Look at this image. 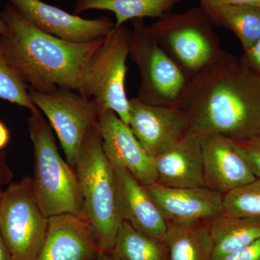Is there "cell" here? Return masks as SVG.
I'll return each instance as SVG.
<instances>
[{
  "instance_id": "1",
  "label": "cell",
  "mask_w": 260,
  "mask_h": 260,
  "mask_svg": "<svg viewBox=\"0 0 260 260\" xmlns=\"http://www.w3.org/2000/svg\"><path fill=\"white\" fill-rule=\"evenodd\" d=\"M178 107L188 132L220 135L236 141L260 135V75L224 51L189 80Z\"/></svg>"
},
{
  "instance_id": "2",
  "label": "cell",
  "mask_w": 260,
  "mask_h": 260,
  "mask_svg": "<svg viewBox=\"0 0 260 260\" xmlns=\"http://www.w3.org/2000/svg\"><path fill=\"white\" fill-rule=\"evenodd\" d=\"M0 18L8 28V35L0 36L5 55L28 89L43 93L58 88L77 92L83 70L103 39L66 42L32 25L10 4Z\"/></svg>"
},
{
  "instance_id": "3",
  "label": "cell",
  "mask_w": 260,
  "mask_h": 260,
  "mask_svg": "<svg viewBox=\"0 0 260 260\" xmlns=\"http://www.w3.org/2000/svg\"><path fill=\"white\" fill-rule=\"evenodd\" d=\"M78 177L83 209L101 250L112 251L121 219L114 167L102 148L99 124L90 129L73 167Z\"/></svg>"
},
{
  "instance_id": "4",
  "label": "cell",
  "mask_w": 260,
  "mask_h": 260,
  "mask_svg": "<svg viewBox=\"0 0 260 260\" xmlns=\"http://www.w3.org/2000/svg\"><path fill=\"white\" fill-rule=\"evenodd\" d=\"M28 130L34 146V192L48 217L62 214L80 216L83 199L75 169L61 158L52 128L42 114H31Z\"/></svg>"
},
{
  "instance_id": "5",
  "label": "cell",
  "mask_w": 260,
  "mask_h": 260,
  "mask_svg": "<svg viewBox=\"0 0 260 260\" xmlns=\"http://www.w3.org/2000/svg\"><path fill=\"white\" fill-rule=\"evenodd\" d=\"M132 30L125 25L114 28L103 39L85 66L78 92L95 101L100 109L112 110L129 125V99L125 78Z\"/></svg>"
},
{
  "instance_id": "6",
  "label": "cell",
  "mask_w": 260,
  "mask_h": 260,
  "mask_svg": "<svg viewBox=\"0 0 260 260\" xmlns=\"http://www.w3.org/2000/svg\"><path fill=\"white\" fill-rule=\"evenodd\" d=\"M213 26L200 6L184 13H169L151 25L160 47L189 78L223 51Z\"/></svg>"
},
{
  "instance_id": "7",
  "label": "cell",
  "mask_w": 260,
  "mask_h": 260,
  "mask_svg": "<svg viewBox=\"0 0 260 260\" xmlns=\"http://www.w3.org/2000/svg\"><path fill=\"white\" fill-rule=\"evenodd\" d=\"M131 22L129 56L138 67L141 78L137 98L151 105H179L190 78L160 47L151 26L143 19Z\"/></svg>"
},
{
  "instance_id": "8",
  "label": "cell",
  "mask_w": 260,
  "mask_h": 260,
  "mask_svg": "<svg viewBox=\"0 0 260 260\" xmlns=\"http://www.w3.org/2000/svg\"><path fill=\"white\" fill-rule=\"evenodd\" d=\"M49 218L38 203L32 177L12 183L0 199V233L12 260H36L47 237Z\"/></svg>"
},
{
  "instance_id": "9",
  "label": "cell",
  "mask_w": 260,
  "mask_h": 260,
  "mask_svg": "<svg viewBox=\"0 0 260 260\" xmlns=\"http://www.w3.org/2000/svg\"><path fill=\"white\" fill-rule=\"evenodd\" d=\"M28 94L57 135L67 162L74 167L88 133L99 124L101 111L96 102L70 89L58 88L50 93L28 89Z\"/></svg>"
},
{
  "instance_id": "10",
  "label": "cell",
  "mask_w": 260,
  "mask_h": 260,
  "mask_svg": "<svg viewBox=\"0 0 260 260\" xmlns=\"http://www.w3.org/2000/svg\"><path fill=\"white\" fill-rule=\"evenodd\" d=\"M129 127L145 152L155 159L188 132L185 113L178 106L151 105L129 99Z\"/></svg>"
},
{
  "instance_id": "11",
  "label": "cell",
  "mask_w": 260,
  "mask_h": 260,
  "mask_svg": "<svg viewBox=\"0 0 260 260\" xmlns=\"http://www.w3.org/2000/svg\"><path fill=\"white\" fill-rule=\"evenodd\" d=\"M25 20L42 31L72 43H88L104 39L115 23L108 17L88 20L42 0H8Z\"/></svg>"
},
{
  "instance_id": "12",
  "label": "cell",
  "mask_w": 260,
  "mask_h": 260,
  "mask_svg": "<svg viewBox=\"0 0 260 260\" xmlns=\"http://www.w3.org/2000/svg\"><path fill=\"white\" fill-rule=\"evenodd\" d=\"M200 138L205 187L225 194L256 179L237 141L220 135Z\"/></svg>"
},
{
  "instance_id": "13",
  "label": "cell",
  "mask_w": 260,
  "mask_h": 260,
  "mask_svg": "<svg viewBox=\"0 0 260 260\" xmlns=\"http://www.w3.org/2000/svg\"><path fill=\"white\" fill-rule=\"evenodd\" d=\"M102 148L114 167L126 169L144 186L157 181L155 160L145 152L131 128L112 110L101 112L99 120Z\"/></svg>"
},
{
  "instance_id": "14",
  "label": "cell",
  "mask_w": 260,
  "mask_h": 260,
  "mask_svg": "<svg viewBox=\"0 0 260 260\" xmlns=\"http://www.w3.org/2000/svg\"><path fill=\"white\" fill-rule=\"evenodd\" d=\"M167 223L208 221L223 213V194L206 187H168L154 183L145 186Z\"/></svg>"
},
{
  "instance_id": "15",
  "label": "cell",
  "mask_w": 260,
  "mask_h": 260,
  "mask_svg": "<svg viewBox=\"0 0 260 260\" xmlns=\"http://www.w3.org/2000/svg\"><path fill=\"white\" fill-rule=\"evenodd\" d=\"M101 251L83 218L62 214L49 218L47 237L36 260H92Z\"/></svg>"
},
{
  "instance_id": "16",
  "label": "cell",
  "mask_w": 260,
  "mask_h": 260,
  "mask_svg": "<svg viewBox=\"0 0 260 260\" xmlns=\"http://www.w3.org/2000/svg\"><path fill=\"white\" fill-rule=\"evenodd\" d=\"M114 169L122 220L145 235L162 240L168 223L145 186L126 169L117 167Z\"/></svg>"
},
{
  "instance_id": "17",
  "label": "cell",
  "mask_w": 260,
  "mask_h": 260,
  "mask_svg": "<svg viewBox=\"0 0 260 260\" xmlns=\"http://www.w3.org/2000/svg\"><path fill=\"white\" fill-rule=\"evenodd\" d=\"M156 183L168 187H205L200 138L187 132L155 159Z\"/></svg>"
},
{
  "instance_id": "18",
  "label": "cell",
  "mask_w": 260,
  "mask_h": 260,
  "mask_svg": "<svg viewBox=\"0 0 260 260\" xmlns=\"http://www.w3.org/2000/svg\"><path fill=\"white\" fill-rule=\"evenodd\" d=\"M162 242L169 251V260H213V242L208 221L168 223Z\"/></svg>"
},
{
  "instance_id": "19",
  "label": "cell",
  "mask_w": 260,
  "mask_h": 260,
  "mask_svg": "<svg viewBox=\"0 0 260 260\" xmlns=\"http://www.w3.org/2000/svg\"><path fill=\"white\" fill-rule=\"evenodd\" d=\"M208 222L213 242V260L222 259L260 238V219L223 213Z\"/></svg>"
},
{
  "instance_id": "20",
  "label": "cell",
  "mask_w": 260,
  "mask_h": 260,
  "mask_svg": "<svg viewBox=\"0 0 260 260\" xmlns=\"http://www.w3.org/2000/svg\"><path fill=\"white\" fill-rule=\"evenodd\" d=\"M182 0H77L75 14L90 10H107L116 16L115 27L128 20L151 18L159 19L172 12Z\"/></svg>"
},
{
  "instance_id": "21",
  "label": "cell",
  "mask_w": 260,
  "mask_h": 260,
  "mask_svg": "<svg viewBox=\"0 0 260 260\" xmlns=\"http://www.w3.org/2000/svg\"><path fill=\"white\" fill-rule=\"evenodd\" d=\"M213 25L235 34L244 52L249 51L260 37V7L237 4L221 7L209 15Z\"/></svg>"
},
{
  "instance_id": "22",
  "label": "cell",
  "mask_w": 260,
  "mask_h": 260,
  "mask_svg": "<svg viewBox=\"0 0 260 260\" xmlns=\"http://www.w3.org/2000/svg\"><path fill=\"white\" fill-rule=\"evenodd\" d=\"M112 252L119 260H169V251L162 240L138 232L122 220Z\"/></svg>"
},
{
  "instance_id": "23",
  "label": "cell",
  "mask_w": 260,
  "mask_h": 260,
  "mask_svg": "<svg viewBox=\"0 0 260 260\" xmlns=\"http://www.w3.org/2000/svg\"><path fill=\"white\" fill-rule=\"evenodd\" d=\"M223 205L225 215L260 219V177L223 194Z\"/></svg>"
},
{
  "instance_id": "24",
  "label": "cell",
  "mask_w": 260,
  "mask_h": 260,
  "mask_svg": "<svg viewBox=\"0 0 260 260\" xmlns=\"http://www.w3.org/2000/svg\"><path fill=\"white\" fill-rule=\"evenodd\" d=\"M0 99L25 108L31 114L41 111L30 100L27 85L22 81L5 55L0 43Z\"/></svg>"
},
{
  "instance_id": "25",
  "label": "cell",
  "mask_w": 260,
  "mask_h": 260,
  "mask_svg": "<svg viewBox=\"0 0 260 260\" xmlns=\"http://www.w3.org/2000/svg\"><path fill=\"white\" fill-rule=\"evenodd\" d=\"M237 143L256 177H260V135Z\"/></svg>"
},
{
  "instance_id": "26",
  "label": "cell",
  "mask_w": 260,
  "mask_h": 260,
  "mask_svg": "<svg viewBox=\"0 0 260 260\" xmlns=\"http://www.w3.org/2000/svg\"><path fill=\"white\" fill-rule=\"evenodd\" d=\"M220 260H260V238Z\"/></svg>"
},
{
  "instance_id": "27",
  "label": "cell",
  "mask_w": 260,
  "mask_h": 260,
  "mask_svg": "<svg viewBox=\"0 0 260 260\" xmlns=\"http://www.w3.org/2000/svg\"><path fill=\"white\" fill-rule=\"evenodd\" d=\"M200 6L210 15L215 10L229 5L244 4L260 7V0H199Z\"/></svg>"
},
{
  "instance_id": "28",
  "label": "cell",
  "mask_w": 260,
  "mask_h": 260,
  "mask_svg": "<svg viewBox=\"0 0 260 260\" xmlns=\"http://www.w3.org/2000/svg\"><path fill=\"white\" fill-rule=\"evenodd\" d=\"M241 59L252 71L260 75V37L249 51L244 52Z\"/></svg>"
},
{
  "instance_id": "29",
  "label": "cell",
  "mask_w": 260,
  "mask_h": 260,
  "mask_svg": "<svg viewBox=\"0 0 260 260\" xmlns=\"http://www.w3.org/2000/svg\"><path fill=\"white\" fill-rule=\"evenodd\" d=\"M12 172L9 168L5 164L4 155L0 154V199L3 191L2 190V186L3 184H7L11 180Z\"/></svg>"
},
{
  "instance_id": "30",
  "label": "cell",
  "mask_w": 260,
  "mask_h": 260,
  "mask_svg": "<svg viewBox=\"0 0 260 260\" xmlns=\"http://www.w3.org/2000/svg\"><path fill=\"white\" fill-rule=\"evenodd\" d=\"M10 135L9 129L0 121V150L6 147L9 143Z\"/></svg>"
},
{
  "instance_id": "31",
  "label": "cell",
  "mask_w": 260,
  "mask_h": 260,
  "mask_svg": "<svg viewBox=\"0 0 260 260\" xmlns=\"http://www.w3.org/2000/svg\"><path fill=\"white\" fill-rule=\"evenodd\" d=\"M0 260H12L11 255L8 246L0 233Z\"/></svg>"
},
{
  "instance_id": "32",
  "label": "cell",
  "mask_w": 260,
  "mask_h": 260,
  "mask_svg": "<svg viewBox=\"0 0 260 260\" xmlns=\"http://www.w3.org/2000/svg\"><path fill=\"white\" fill-rule=\"evenodd\" d=\"M92 260H119L114 255L112 251H101Z\"/></svg>"
},
{
  "instance_id": "33",
  "label": "cell",
  "mask_w": 260,
  "mask_h": 260,
  "mask_svg": "<svg viewBox=\"0 0 260 260\" xmlns=\"http://www.w3.org/2000/svg\"><path fill=\"white\" fill-rule=\"evenodd\" d=\"M8 34V28L6 23L0 18V36H5Z\"/></svg>"
}]
</instances>
